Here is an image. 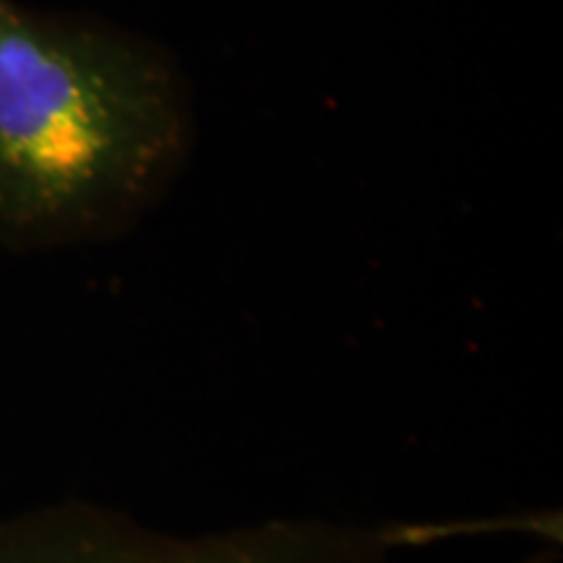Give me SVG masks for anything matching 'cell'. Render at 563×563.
Returning a JSON list of instances; mask_svg holds the SVG:
<instances>
[{"label": "cell", "mask_w": 563, "mask_h": 563, "mask_svg": "<svg viewBox=\"0 0 563 563\" xmlns=\"http://www.w3.org/2000/svg\"><path fill=\"white\" fill-rule=\"evenodd\" d=\"M191 84L165 45L0 0V245L45 253L136 228L194 152Z\"/></svg>", "instance_id": "1"}, {"label": "cell", "mask_w": 563, "mask_h": 563, "mask_svg": "<svg viewBox=\"0 0 563 563\" xmlns=\"http://www.w3.org/2000/svg\"><path fill=\"white\" fill-rule=\"evenodd\" d=\"M402 545V527L332 519L170 534L81 498L0 514V563H397Z\"/></svg>", "instance_id": "2"}]
</instances>
